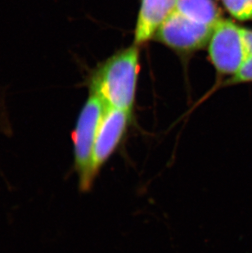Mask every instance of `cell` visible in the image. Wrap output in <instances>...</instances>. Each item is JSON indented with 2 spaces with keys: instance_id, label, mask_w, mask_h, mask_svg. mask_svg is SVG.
Listing matches in <instances>:
<instances>
[{
  "instance_id": "3",
  "label": "cell",
  "mask_w": 252,
  "mask_h": 253,
  "mask_svg": "<svg viewBox=\"0 0 252 253\" xmlns=\"http://www.w3.org/2000/svg\"><path fill=\"white\" fill-rule=\"evenodd\" d=\"M244 30L230 20L224 19L213 28L210 39V57L219 73L234 76L250 57Z\"/></svg>"
},
{
  "instance_id": "2",
  "label": "cell",
  "mask_w": 252,
  "mask_h": 253,
  "mask_svg": "<svg viewBox=\"0 0 252 253\" xmlns=\"http://www.w3.org/2000/svg\"><path fill=\"white\" fill-rule=\"evenodd\" d=\"M103 101L91 92L81 110L73 133L75 168L78 174L81 191L92 189L96 175L93 172V155L98 127L106 110Z\"/></svg>"
},
{
  "instance_id": "6",
  "label": "cell",
  "mask_w": 252,
  "mask_h": 253,
  "mask_svg": "<svg viewBox=\"0 0 252 253\" xmlns=\"http://www.w3.org/2000/svg\"><path fill=\"white\" fill-rule=\"evenodd\" d=\"M177 0H143L135 30V43L152 38L176 8Z\"/></svg>"
},
{
  "instance_id": "8",
  "label": "cell",
  "mask_w": 252,
  "mask_h": 253,
  "mask_svg": "<svg viewBox=\"0 0 252 253\" xmlns=\"http://www.w3.org/2000/svg\"><path fill=\"white\" fill-rule=\"evenodd\" d=\"M229 13L243 22L252 21V0H221Z\"/></svg>"
},
{
  "instance_id": "10",
  "label": "cell",
  "mask_w": 252,
  "mask_h": 253,
  "mask_svg": "<svg viewBox=\"0 0 252 253\" xmlns=\"http://www.w3.org/2000/svg\"><path fill=\"white\" fill-rule=\"evenodd\" d=\"M244 35H245V41L247 47H248V53H249V55L252 56V30L245 29Z\"/></svg>"
},
{
  "instance_id": "7",
  "label": "cell",
  "mask_w": 252,
  "mask_h": 253,
  "mask_svg": "<svg viewBox=\"0 0 252 253\" xmlns=\"http://www.w3.org/2000/svg\"><path fill=\"white\" fill-rule=\"evenodd\" d=\"M176 11L189 19L214 27L221 20L213 0H177Z\"/></svg>"
},
{
  "instance_id": "4",
  "label": "cell",
  "mask_w": 252,
  "mask_h": 253,
  "mask_svg": "<svg viewBox=\"0 0 252 253\" xmlns=\"http://www.w3.org/2000/svg\"><path fill=\"white\" fill-rule=\"evenodd\" d=\"M130 122V112L106 108L93 148V168L96 176L123 143Z\"/></svg>"
},
{
  "instance_id": "5",
  "label": "cell",
  "mask_w": 252,
  "mask_h": 253,
  "mask_svg": "<svg viewBox=\"0 0 252 253\" xmlns=\"http://www.w3.org/2000/svg\"><path fill=\"white\" fill-rule=\"evenodd\" d=\"M213 28L189 19L175 10L158 29L156 36L177 50H195L209 41Z\"/></svg>"
},
{
  "instance_id": "1",
  "label": "cell",
  "mask_w": 252,
  "mask_h": 253,
  "mask_svg": "<svg viewBox=\"0 0 252 253\" xmlns=\"http://www.w3.org/2000/svg\"><path fill=\"white\" fill-rule=\"evenodd\" d=\"M138 49L132 46L107 60L93 75L91 92L107 108L132 112L138 77Z\"/></svg>"
},
{
  "instance_id": "9",
  "label": "cell",
  "mask_w": 252,
  "mask_h": 253,
  "mask_svg": "<svg viewBox=\"0 0 252 253\" xmlns=\"http://www.w3.org/2000/svg\"><path fill=\"white\" fill-rule=\"evenodd\" d=\"M248 82H252V56L248 57L239 71L228 81V84H241Z\"/></svg>"
}]
</instances>
